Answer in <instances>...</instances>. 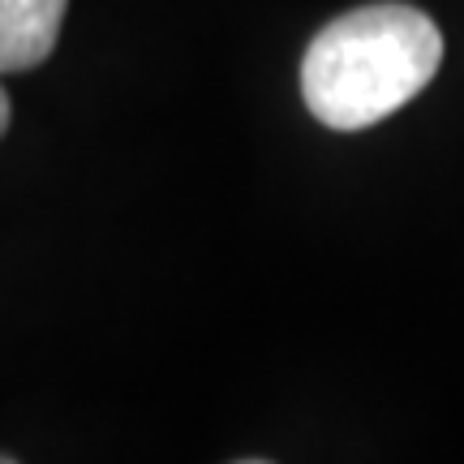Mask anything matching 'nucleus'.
<instances>
[{"instance_id": "1", "label": "nucleus", "mask_w": 464, "mask_h": 464, "mask_svg": "<svg viewBox=\"0 0 464 464\" xmlns=\"http://www.w3.org/2000/svg\"><path fill=\"white\" fill-rule=\"evenodd\" d=\"M443 61V34L413 5H365L314 34L301 61L305 108L340 133L379 125L426 91Z\"/></svg>"}, {"instance_id": "2", "label": "nucleus", "mask_w": 464, "mask_h": 464, "mask_svg": "<svg viewBox=\"0 0 464 464\" xmlns=\"http://www.w3.org/2000/svg\"><path fill=\"white\" fill-rule=\"evenodd\" d=\"M65 9L69 0H0V78L48 61Z\"/></svg>"}, {"instance_id": "3", "label": "nucleus", "mask_w": 464, "mask_h": 464, "mask_svg": "<svg viewBox=\"0 0 464 464\" xmlns=\"http://www.w3.org/2000/svg\"><path fill=\"white\" fill-rule=\"evenodd\" d=\"M9 121H14V108H9V95H5V82H0V138L9 130Z\"/></svg>"}]
</instances>
